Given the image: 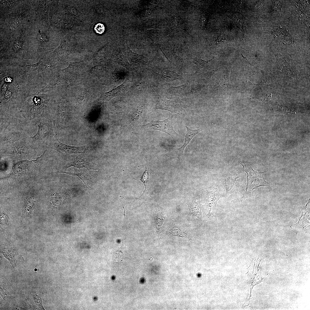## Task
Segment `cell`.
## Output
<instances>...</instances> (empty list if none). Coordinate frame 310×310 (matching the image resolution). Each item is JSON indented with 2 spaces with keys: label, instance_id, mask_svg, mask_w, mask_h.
I'll use <instances>...</instances> for the list:
<instances>
[{
  "label": "cell",
  "instance_id": "obj_21",
  "mask_svg": "<svg viewBox=\"0 0 310 310\" xmlns=\"http://www.w3.org/2000/svg\"><path fill=\"white\" fill-rule=\"evenodd\" d=\"M143 110L142 107L139 106L132 111L129 115V117L130 121H135L137 119L142 115Z\"/></svg>",
  "mask_w": 310,
  "mask_h": 310
},
{
  "label": "cell",
  "instance_id": "obj_5",
  "mask_svg": "<svg viewBox=\"0 0 310 310\" xmlns=\"http://www.w3.org/2000/svg\"><path fill=\"white\" fill-rule=\"evenodd\" d=\"M240 163L243 166L244 171L247 174V182L246 191L244 196L241 200H244L245 198L252 196V191L255 189L259 187L273 185L271 182L265 181L262 175L264 172H257L254 170L252 167L248 164L240 161Z\"/></svg>",
  "mask_w": 310,
  "mask_h": 310
},
{
  "label": "cell",
  "instance_id": "obj_8",
  "mask_svg": "<svg viewBox=\"0 0 310 310\" xmlns=\"http://www.w3.org/2000/svg\"><path fill=\"white\" fill-rule=\"evenodd\" d=\"M154 109L167 110L181 116H183L186 113V111L183 108L180 103L175 100H168L164 97L160 98Z\"/></svg>",
  "mask_w": 310,
  "mask_h": 310
},
{
  "label": "cell",
  "instance_id": "obj_4",
  "mask_svg": "<svg viewBox=\"0 0 310 310\" xmlns=\"http://www.w3.org/2000/svg\"><path fill=\"white\" fill-rule=\"evenodd\" d=\"M28 137L0 148L1 156L17 161L31 159L36 157L37 156L36 150L29 143Z\"/></svg>",
  "mask_w": 310,
  "mask_h": 310
},
{
  "label": "cell",
  "instance_id": "obj_11",
  "mask_svg": "<svg viewBox=\"0 0 310 310\" xmlns=\"http://www.w3.org/2000/svg\"><path fill=\"white\" fill-rule=\"evenodd\" d=\"M86 169L77 170L74 172L66 171H60L56 173H64L69 175L76 176L79 177L83 182L86 188H87L92 179V175L90 171Z\"/></svg>",
  "mask_w": 310,
  "mask_h": 310
},
{
  "label": "cell",
  "instance_id": "obj_25",
  "mask_svg": "<svg viewBox=\"0 0 310 310\" xmlns=\"http://www.w3.org/2000/svg\"><path fill=\"white\" fill-rule=\"evenodd\" d=\"M145 32L147 36L153 41L157 40L159 36V33L157 30L148 29L146 30Z\"/></svg>",
  "mask_w": 310,
  "mask_h": 310
},
{
  "label": "cell",
  "instance_id": "obj_31",
  "mask_svg": "<svg viewBox=\"0 0 310 310\" xmlns=\"http://www.w3.org/2000/svg\"><path fill=\"white\" fill-rule=\"evenodd\" d=\"M217 71V70H214L209 71L203 75L202 78H204L208 82L209 81L212 75Z\"/></svg>",
  "mask_w": 310,
  "mask_h": 310
},
{
  "label": "cell",
  "instance_id": "obj_15",
  "mask_svg": "<svg viewBox=\"0 0 310 310\" xmlns=\"http://www.w3.org/2000/svg\"><path fill=\"white\" fill-rule=\"evenodd\" d=\"M127 82L126 80L116 88L108 93L105 94L102 97L101 101L103 102H105L113 97L120 95L127 88Z\"/></svg>",
  "mask_w": 310,
  "mask_h": 310
},
{
  "label": "cell",
  "instance_id": "obj_18",
  "mask_svg": "<svg viewBox=\"0 0 310 310\" xmlns=\"http://www.w3.org/2000/svg\"><path fill=\"white\" fill-rule=\"evenodd\" d=\"M88 164L89 162L86 160L84 156L81 155L77 157L73 161L68 164L65 167L67 168L71 166L78 168L86 167L87 165H88Z\"/></svg>",
  "mask_w": 310,
  "mask_h": 310
},
{
  "label": "cell",
  "instance_id": "obj_27",
  "mask_svg": "<svg viewBox=\"0 0 310 310\" xmlns=\"http://www.w3.org/2000/svg\"><path fill=\"white\" fill-rule=\"evenodd\" d=\"M34 302L38 309L44 310L42 305V299L38 295L32 294Z\"/></svg>",
  "mask_w": 310,
  "mask_h": 310
},
{
  "label": "cell",
  "instance_id": "obj_30",
  "mask_svg": "<svg viewBox=\"0 0 310 310\" xmlns=\"http://www.w3.org/2000/svg\"><path fill=\"white\" fill-rule=\"evenodd\" d=\"M157 52L158 57L161 61L164 62H170L160 47L158 48Z\"/></svg>",
  "mask_w": 310,
  "mask_h": 310
},
{
  "label": "cell",
  "instance_id": "obj_3",
  "mask_svg": "<svg viewBox=\"0 0 310 310\" xmlns=\"http://www.w3.org/2000/svg\"><path fill=\"white\" fill-rule=\"evenodd\" d=\"M49 101L44 94H34L26 98L20 110L26 122H30L42 116L49 114L46 110Z\"/></svg>",
  "mask_w": 310,
  "mask_h": 310
},
{
  "label": "cell",
  "instance_id": "obj_13",
  "mask_svg": "<svg viewBox=\"0 0 310 310\" xmlns=\"http://www.w3.org/2000/svg\"><path fill=\"white\" fill-rule=\"evenodd\" d=\"M185 124L187 129L185 141L183 145L180 148H178L179 151L182 153H183L185 148L193 137L205 129L204 128H201L197 129H192L189 128Z\"/></svg>",
  "mask_w": 310,
  "mask_h": 310
},
{
  "label": "cell",
  "instance_id": "obj_9",
  "mask_svg": "<svg viewBox=\"0 0 310 310\" xmlns=\"http://www.w3.org/2000/svg\"><path fill=\"white\" fill-rule=\"evenodd\" d=\"M190 83L191 82L188 81L181 86L174 87L170 83H167L164 86L165 93L169 96H178L184 94L190 86Z\"/></svg>",
  "mask_w": 310,
  "mask_h": 310
},
{
  "label": "cell",
  "instance_id": "obj_23",
  "mask_svg": "<svg viewBox=\"0 0 310 310\" xmlns=\"http://www.w3.org/2000/svg\"><path fill=\"white\" fill-rule=\"evenodd\" d=\"M271 94L268 93H260L256 94L251 99H257L262 102H267L270 100L271 97Z\"/></svg>",
  "mask_w": 310,
  "mask_h": 310
},
{
  "label": "cell",
  "instance_id": "obj_22",
  "mask_svg": "<svg viewBox=\"0 0 310 310\" xmlns=\"http://www.w3.org/2000/svg\"><path fill=\"white\" fill-rule=\"evenodd\" d=\"M229 71L226 70L222 77V78L218 84V86L222 88L223 85H226L228 89L231 86L229 80Z\"/></svg>",
  "mask_w": 310,
  "mask_h": 310
},
{
  "label": "cell",
  "instance_id": "obj_16",
  "mask_svg": "<svg viewBox=\"0 0 310 310\" xmlns=\"http://www.w3.org/2000/svg\"><path fill=\"white\" fill-rule=\"evenodd\" d=\"M191 58L193 59L192 62L196 64L198 68V71L195 74L200 73L205 70L211 65L213 59L205 61L202 60L200 57H197L195 58L192 57Z\"/></svg>",
  "mask_w": 310,
  "mask_h": 310
},
{
  "label": "cell",
  "instance_id": "obj_14",
  "mask_svg": "<svg viewBox=\"0 0 310 310\" xmlns=\"http://www.w3.org/2000/svg\"><path fill=\"white\" fill-rule=\"evenodd\" d=\"M127 56L135 63L144 65H148L149 63V60L147 57L134 52L129 48L127 49Z\"/></svg>",
  "mask_w": 310,
  "mask_h": 310
},
{
  "label": "cell",
  "instance_id": "obj_12",
  "mask_svg": "<svg viewBox=\"0 0 310 310\" xmlns=\"http://www.w3.org/2000/svg\"><path fill=\"white\" fill-rule=\"evenodd\" d=\"M159 74L161 80L166 83L176 80L184 79L183 77L174 71L163 69L160 71Z\"/></svg>",
  "mask_w": 310,
  "mask_h": 310
},
{
  "label": "cell",
  "instance_id": "obj_17",
  "mask_svg": "<svg viewBox=\"0 0 310 310\" xmlns=\"http://www.w3.org/2000/svg\"><path fill=\"white\" fill-rule=\"evenodd\" d=\"M173 54L175 59L178 67L179 69H182L185 65L184 53L180 47H175L173 51Z\"/></svg>",
  "mask_w": 310,
  "mask_h": 310
},
{
  "label": "cell",
  "instance_id": "obj_2",
  "mask_svg": "<svg viewBox=\"0 0 310 310\" xmlns=\"http://www.w3.org/2000/svg\"><path fill=\"white\" fill-rule=\"evenodd\" d=\"M31 122L26 121L10 124L5 131L0 134V148L13 144L25 137L34 135L36 127Z\"/></svg>",
  "mask_w": 310,
  "mask_h": 310
},
{
  "label": "cell",
  "instance_id": "obj_29",
  "mask_svg": "<svg viewBox=\"0 0 310 310\" xmlns=\"http://www.w3.org/2000/svg\"><path fill=\"white\" fill-rule=\"evenodd\" d=\"M151 11L150 9H146L140 11L136 16L138 18H142L148 16L150 14Z\"/></svg>",
  "mask_w": 310,
  "mask_h": 310
},
{
  "label": "cell",
  "instance_id": "obj_7",
  "mask_svg": "<svg viewBox=\"0 0 310 310\" xmlns=\"http://www.w3.org/2000/svg\"><path fill=\"white\" fill-rule=\"evenodd\" d=\"M172 118L173 116L171 114L167 118L163 121L152 120L142 127L145 130H154L164 132L169 135L173 140L177 141L179 140L180 136L174 129Z\"/></svg>",
  "mask_w": 310,
  "mask_h": 310
},
{
  "label": "cell",
  "instance_id": "obj_10",
  "mask_svg": "<svg viewBox=\"0 0 310 310\" xmlns=\"http://www.w3.org/2000/svg\"><path fill=\"white\" fill-rule=\"evenodd\" d=\"M112 59L115 63L121 65L127 70L130 71L132 69L131 65L128 62L126 57L123 54L119 48L115 50Z\"/></svg>",
  "mask_w": 310,
  "mask_h": 310
},
{
  "label": "cell",
  "instance_id": "obj_20",
  "mask_svg": "<svg viewBox=\"0 0 310 310\" xmlns=\"http://www.w3.org/2000/svg\"><path fill=\"white\" fill-rule=\"evenodd\" d=\"M149 178V175L146 167L145 166V170L144 171L141 178L140 179H136L133 178L135 180H140L143 183L145 187V189L143 193L139 197V198L142 196L146 191H147L148 187V182Z\"/></svg>",
  "mask_w": 310,
  "mask_h": 310
},
{
  "label": "cell",
  "instance_id": "obj_26",
  "mask_svg": "<svg viewBox=\"0 0 310 310\" xmlns=\"http://www.w3.org/2000/svg\"><path fill=\"white\" fill-rule=\"evenodd\" d=\"M147 86V84L144 82L140 81L135 84L133 87V89L135 91L141 92L144 90H146Z\"/></svg>",
  "mask_w": 310,
  "mask_h": 310
},
{
  "label": "cell",
  "instance_id": "obj_34",
  "mask_svg": "<svg viewBox=\"0 0 310 310\" xmlns=\"http://www.w3.org/2000/svg\"><path fill=\"white\" fill-rule=\"evenodd\" d=\"M37 39L39 41L43 42H46L48 39L46 36L43 34H39L37 35Z\"/></svg>",
  "mask_w": 310,
  "mask_h": 310
},
{
  "label": "cell",
  "instance_id": "obj_32",
  "mask_svg": "<svg viewBox=\"0 0 310 310\" xmlns=\"http://www.w3.org/2000/svg\"><path fill=\"white\" fill-rule=\"evenodd\" d=\"M104 26L101 24H96L94 28V30L96 32L99 34L102 33L104 31Z\"/></svg>",
  "mask_w": 310,
  "mask_h": 310
},
{
  "label": "cell",
  "instance_id": "obj_6",
  "mask_svg": "<svg viewBox=\"0 0 310 310\" xmlns=\"http://www.w3.org/2000/svg\"><path fill=\"white\" fill-rule=\"evenodd\" d=\"M91 144L80 146H71L62 143L57 138L51 140L46 144L45 148L53 149L63 154H83L90 151L92 148Z\"/></svg>",
  "mask_w": 310,
  "mask_h": 310
},
{
  "label": "cell",
  "instance_id": "obj_19",
  "mask_svg": "<svg viewBox=\"0 0 310 310\" xmlns=\"http://www.w3.org/2000/svg\"><path fill=\"white\" fill-rule=\"evenodd\" d=\"M94 8L96 14L98 16L104 17L110 14L109 11L103 5H97L94 7Z\"/></svg>",
  "mask_w": 310,
  "mask_h": 310
},
{
  "label": "cell",
  "instance_id": "obj_33",
  "mask_svg": "<svg viewBox=\"0 0 310 310\" xmlns=\"http://www.w3.org/2000/svg\"><path fill=\"white\" fill-rule=\"evenodd\" d=\"M258 85H259V84H253L248 80H247L246 81V87L247 90L249 91H251L254 88Z\"/></svg>",
  "mask_w": 310,
  "mask_h": 310
},
{
  "label": "cell",
  "instance_id": "obj_1",
  "mask_svg": "<svg viewBox=\"0 0 310 310\" xmlns=\"http://www.w3.org/2000/svg\"><path fill=\"white\" fill-rule=\"evenodd\" d=\"M30 122L37 125L38 130L34 135L28 137L29 143L36 150L45 148L48 142L57 135L54 121L48 114Z\"/></svg>",
  "mask_w": 310,
  "mask_h": 310
},
{
  "label": "cell",
  "instance_id": "obj_35",
  "mask_svg": "<svg viewBox=\"0 0 310 310\" xmlns=\"http://www.w3.org/2000/svg\"><path fill=\"white\" fill-rule=\"evenodd\" d=\"M121 203L122 204V205H123V208L124 210V217H125V208H124V206H123V204H122V203L121 201Z\"/></svg>",
  "mask_w": 310,
  "mask_h": 310
},
{
  "label": "cell",
  "instance_id": "obj_24",
  "mask_svg": "<svg viewBox=\"0 0 310 310\" xmlns=\"http://www.w3.org/2000/svg\"><path fill=\"white\" fill-rule=\"evenodd\" d=\"M67 10L70 16L78 19L80 17V14L78 10L74 6L71 5H68Z\"/></svg>",
  "mask_w": 310,
  "mask_h": 310
},
{
  "label": "cell",
  "instance_id": "obj_28",
  "mask_svg": "<svg viewBox=\"0 0 310 310\" xmlns=\"http://www.w3.org/2000/svg\"><path fill=\"white\" fill-rule=\"evenodd\" d=\"M34 203V199L32 197H28L26 200L25 204V208L26 210L29 211L33 207Z\"/></svg>",
  "mask_w": 310,
  "mask_h": 310
}]
</instances>
